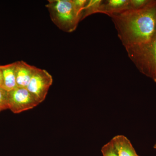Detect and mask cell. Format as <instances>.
Instances as JSON below:
<instances>
[{
  "label": "cell",
  "mask_w": 156,
  "mask_h": 156,
  "mask_svg": "<svg viewBox=\"0 0 156 156\" xmlns=\"http://www.w3.org/2000/svg\"><path fill=\"white\" fill-rule=\"evenodd\" d=\"M109 17L126 49L145 44L156 34V0L142 9L128 10Z\"/></svg>",
  "instance_id": "1"
},
{
  "label": "cell",
  "mask_w": 156,
  "mask_h": 156,
  "mask_svg": "<svg viewBox=\"0 0 156 156\" xmlns=\"http://www.w3.org/2000/svg\"><path fill=\"white\" fill-rule=\"evenodd\" d=\"M46 5L53 23L59 29L71 33L76 29L82 15L76 9L73 0H51Z\"/></svg>",
  "instance_id": "2"
},
{
  "label": "cell",
  "mask_w": 156,
  "mask_h": 156,
  "mask_svg": "<svg viewBox=\"0 0 156 156\" xmlns=\"http://www.w3.org/2000/svg\"><path fill=\"white\" fill-rule=\"evenodd\" d=\"M126 50L129 58L139 71L156 83V34L145 44Z\"/></svg>",
  "instance_id": "3"
},
{
  "label": "cell",
  "mask_w": 156,
  "mask_h": 156,
  "mask_svg": "<svg viewBox=\"0 0 156 156\" xmlns=\"http://www.w3.org/2000/svg\"><path fill=\"white\" fill-rule=\"evenodd\" d=\"M40 102L26 88H19L9 92V109L18 114L34 108Z\"/></svg>",
  "instance_id": "4"
},
{
  "label": "cell",
  "mask_w": 156,
  "mask_h": 156,
  "mask_svg": "<svg viewBox=\"0 0 156 156\" xmlns=\"http://www.w3.org/2000/svg\"><path fill=\"white\" fill-rule=\"evenodd\" d=\"M53 82L52 76L47 70L37 68L26 88L41 103L45 100Z\"/></svg>",
  "instance_id": "5"
},
{
  "label": "cell",
  "mask_w": 156,
  "mask_h": 156,
  "mask_svg": "<svg viewBox=\"0 0 156 156\" xmlns=\"http://www.w3.org/2000/svg\"><path fill=\"white\" fill-rule=\"evenodd\" d=\"M37 69L23 61L16 62L15 75L17 87L26 88Z\"/></svg>",
  "instance_id": "6"
},
{
  "label": "cell",
  "mask_w": 156,
  "mask_h": 156,
  "mask_svg": "<svg viewBox=\"0 0 156 156\" xmlns=\"http://www.w3.org/2000/svg\"><path fill=\"white\" fill-rule=\"evenodd\" d=\"M110 141L118 156H139L130 140L124 135H117Z\"/></svg>",
  "instance_id": "7"
},
{
  "label": "cell",
  "mask_w": 156,
  "mask_h": 156,
  "mask_svg": "<svg viewBox=\"0 0 156 156\" xmlns=\"http://www.w3.org/2000/svg\"><path fill=\"white\" fill-rule=\"evenodd\" d=\"M129 0H107L102 1L100 13L110 16L128 11Z\"/></svg>",
  "instance_id": "8"
},
{
  "label": "cell",
  "mask_w": 156,
  "mask_h": 156,
  "mask_svg": "<svg viewBox=\"0 0 156 156\" xmlns=\"http://www.w3.org/2000/svg\"><path fill=\"white\" fill-rule=\"evenodd\" d=\"M16 62L7 65L0 66L3 74V83L2 88L10 92L17 88L15 75Z\"/></svg>",
  "instance_id": "9"
},
{
  "label": "cell",
  "mask_w": 156,
  "mask_h": 156,
  "mask_svg": "<svg viewBox=\"0 0 156 156\" xmlns=\"http://www.w3.org/2000/svg\"><path fill=\"white\" fill-rule=\"evenodd\" d=\"M102 0H89L84 8L81 20L95 13H100Z\"/></svg>",
  "instance_id": "10"
},
{
  "label": "cell",
  "mask_w": 156,
  "mask_h": 156,
  "mask_svg": "<svg viewBox=\"0 0 156 156\" xmlns=\"http://www.w3.org/2000/svg\"><path fill=\"white\" fill-rule=\"evenodd\" d=\"M152 1V0H129L128 10L142 9L148 5Z\"/></svg>",
  "instance_id": "11"
},
{
  "label": "cell",
  "mask_w": 156,
  "mask_h": 156,
  "mask_svg": "<svg viewBox=\"0 0 156 156\" xmlns=\"http://www.w3.org/2000/svg\"><path fill=\"white\" fill-rule=\"evenodd\" d=\"M9 109V92L0 87V111Z\"/></svg>",
  "instance_id": "12"
},
{
  "label": "cell",
  "mask_w": 156,
  "mask_h": 156,
  "mask_svg": "<svg viewBox=\"0 0 156 156\" xmlns=\"http://www.w3.org/2000/svg\"><path fill=\"white\" fill-rule=\"evenodd\" d=\"M101 151L103 156H118L110 141L102 147Z\"/></svg>",
  "instance_id": "13"
},
{
  "label": "cell",
  "mask_w": 156,
  "mask_h": 156,
  "mask_svg": "<svg viewBox=\"0 0 156 156\" xmlns=\"http://www.w3.org/2000/svg\"><path fill=\"white\" fill-rule=\"evenodd\" d=\"M88 0H73L76 9L82 15Z\"/></svg>",
  "instance_id": "14"
},
{
  "label": "cell",
  "mask_w": 156,
  "mask_h": 156,
  "mask_svg": "<svg viewBox=\"0 0 156 156\" xmlns=\"http://www.w3.org/2000/svg\"><path fill=\"white\" fill-rule=\"evenodd\" d=\"M3 83V74L2 69L0 68V87H2Z\"/></svg>",
  "instance_id": "15"
},
{
  "label": "cell",
  "mask_w": 156,
  "mask_h": 156,
  "mask_svg": "<svg viewBox=\"0 0 156 156\" xmlns=\"http://www.w3.org/2000/svg\"><path fill=\"white\" fill-rule=\"evenodd\" d=\"M154 148L156 149V143L154 145Z\"/></svg>",
  "instance_id": "16"
},
{
  "label": "cell",
  "mask_w": 156,
  "mask_h": 156,
  "mask_svg": "<svg viewBox=\"0 0 156 156\" xmlns=\"http://www.w3.org/2000/svg\"><path fill=\"white\" fill-rule=\"evenodd\" d=\"M0 112H1V111H0Z\"/></svg>",
  "instance_id": "17"
},
{
  "label": "cell",
  "mask_w": 156,
  "mask_h": 156,
  "mask_svg": "<svg viewBox=\"0 0 156 156\" xmlns=\"http://www.w3.org/2000/svg\"></svg>",
  "instance_id": "18"
}]
</instances>
